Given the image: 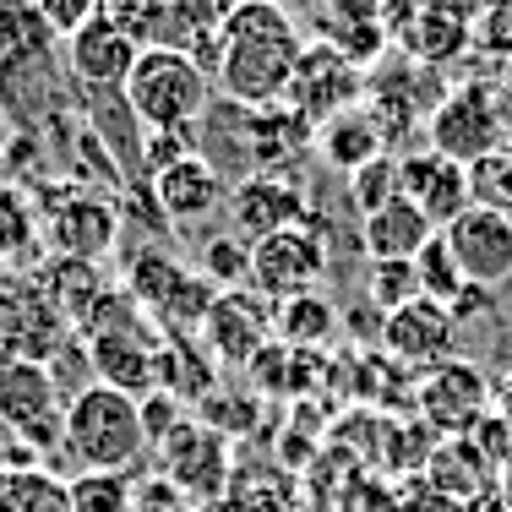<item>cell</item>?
Wrapping results in <instances>:
<instances>
[{
    "instance_id": "obj_45",
    "label": "cell",
    "mask_w": 512,
    "mask_h": 512,
    "mask_svg": "<svg viewBox=\"0 0 512 512\" xmlns=\"http://www.w3.org/2000/svg\"><path fill=\"white\" fill-rule=\"evenodd\" d=\"M0 273H11V267H6V262H0Z\"/></svg>"
},
{
    "instance_id": "obj_25",
    "label": "cell",
    "mask_w": 512,
    "mask_h": 512,
    "mask_svg": "<svg viewBox=\"0 0 512 512\" xmlns=\"http://www.w3.org/2000/svg\"><path fill=\"white\" fill-rule=\"evenodd\" d=\"M273 333L284 349H322L338 333V311H333V300H322L311 289V295H295L273 311Z\"/></svg>"
},
{
    "instance_id": "obj_11",
    "label": "cell",
    "mask_w": 512,
    "mask_h": 512,
    "mask_svg": "<svg viewBox=\"0 0 512 512\" xmlns=\"http://www.w3.org/2000/svg\"><path fill=\"white\" fill-rule=\"evenodd\" d=\"M360 93H365V82H360L355 60H344L333 44L322 39V44H306V50H300V66H295V82H289V99L284 104L316 131L322 120L355 109Z\"/></svg>"
},
{
    "instance_id": "obj_32",
    "label": "cell",
    "mask_w": 512,
    "mask_h": 512,
    "mask_svg": "<svg viewBox=\"0 0 512 512\" xmlns=\"http://www.w3.org/2000/svg\"><path fill=\"white\" fill-rule=\"evenodd\" d=\"M99 11L115 28H126L131 39L148 50V44H164V28H169V0H99Z\"/></svg>"
},
{
    "instance_id": "obj_13",
    "label": "cell",
    "mask_w": 512,
    "mask_h": 512,
    "mask_svg": "<svg viewBox=\"0 0 512 512\" xmlns=\"http://www.w3.org/2000/svg\"><path fill=\"white\" fill-rule=\"evenodd\" d=\"M224 207H229V224L240 229L246 246L278 235V229L306 224V191H300L289 175H278V169H251V175L229 191Z\"/></svg>"
},
{
    "instance_id": "obj_24",
    "label": "cell",
    "mask_w": 512,
    "mask_h": 512,
    "mask_svg": "<svg viewBox=\"0 0 512 512\" xmlns=\"http://www.w3.org/2000/svg\"><path fill=\"white\" fill-rule=\"evenodd\" d=\"M39 191H28L22 180H0V262H28L39 251Z\"/></svg>"
},
{
    "instance_id": "obj_35",
    "label": "cell",
    "mask_w": 512,
    "mask_h": 512,
    "mask_svg": "<svg viewBox=\"0 0 512 512\" xmlns=\"http://www.w3.org/2000/svg\"><path fill=\"white\" fill-rule=\"evenodd\" d=\"M131 512H197V502L175 491L164 474H142V480H131Z\"/></svg>"
},
{
    "instance_id": "obj_40",
    "label": "cell",
    "mask_w": 512,
    "mask_h": 512,
    "mask_svg": "<svg viewBox=\"0 0 512 512\" xmlns=\"http://www.w3.org/2000/svg\"><path fill=\"white\" fill-rule=\"evenodd\" d=\"M137 409H142V431H148V442H153V447L164 442V436L175 431L180 420H186V409H180V404H175V398H169V393H148V398H142Z\"/></svg>"
},
{
    "instance_id": "obj_12",
    "label": "cell",
    "mask_w": 512,
    "mask_h": 512,
    "mask_svg": "<svg viewBox=\"0 0 512 512\" xmlns=\"http://www.w3.org/2000/svg\"><path fill=\"white\" fill-rule=\"evenodd\" d=\"M442 240H447V251L458 256L469 284H480V289L512 284V213L469 202V213H458L453 224L442 229Z\"/></svg>"
},
{
    "instance_id": "obj_30",
    "label": "cell",
    "mask_w": 512,
    "mask_h": 512,
    "mask_svg": "<svg viewBox=\"0 0 512 512\" xmlns=\"http://www.w3.org/2000/svg\"><path fill=\"white\" fill-rule=\"evenodd\" d=\"M365 295H371V311H382V316L404 311L409 300H425L420 295V267L414 262H371Z\"/></svg>"
},
{
    "instance_id": "obj_23",
    "label": "cell",
    "mask_w": 512,
    "mask_h": 512,
    "mask_svg": "<svg viewBox=\"0 0 512 512\" xmlns=\"http://www.w3.org/2000/svg\"><path fill=\"white\" fill-rule=\"evenodd\" d=\"M425 480H431V491L447 496V502H474V496L496 491V469L474 453L469 436H442L431 463H425Z\"/></svg>"
},
{
    "instance_id": "obj_3",
    "label": "cell",
    "mask_w": 512,
    "mask_h": 512,
    "mask_svg": "<svg viewBox=\"0 0 512 512\" xmlns=\"http://www.w3.org/2000/svg\"><path fill=\"white\" fill-rule=\"evenodd\" d=\"M126 104L148 131H191L207 115V93H213V71L197 55L148 44L126 77Z\"/></svg>"
},
{
    "instance_id": "obj_18",
    "label": "cell",
    "mask_w": 512,
    "mask_h": 512,
    "mask_svg": "<svg viewBox=\"0 0 512 512\" xmlns=\"http://www.w3.org/2000/svg\"><path fill=\"white\" fill-rule=\"evenodd\" d=\"M137 55H142V44L131 39L126 28H115L104 11L93 22H82V28L66 39V66H71V77H77L82 88H126Z\"/></svg>"
},
{
    "instance_id": "obj_10",
    "label": "cell",
    "mask_w": 512,
    "mask_h": 512,
    "mask_svg": "<svg viewBox=\"0 0 512 512\" xmlns=\"http://www.w3.org/2000/svg\"><path fill=\"white\" fill-rule=\"evenodd\" d=\"M44 240H50L55 256H82V262H99L120 246V213L109 197H93V191H55L50 207H44Z\"/></svg>"
},
{
    "instance_id": "obj_39",
    "label": "cell",
    "mask_w": 512,
    "mask_h": 512,
    "mask_svg": "<svg viewBox=\"0 0 512 512\" xmlns=\"http://www.w3.org/2000/svg\"><path fill=\"white\" fill-rule=\"evenodd\" d=\"M197 148H191V131H148V142H142V164H148V180L158 175V169L180 164V158H191Z\"/></svg>"
},
{
    "instance_id": "obj_17",
    "label": "cell",
    "mask_w": 512,
    "mask_h": 512,
    "mask_svg": "<svg viewBox=\"0 0 512 512\" xmlns=\"http://www.w3.org/2000/svg\"><path fill=\"white\" fill-rule=\"evenodd\" d=\"M398 180H404V197L425 213V224L442 235L447 224H453L458 213H469V169L453 164V158H442V153H409V158H398Z\"/></svg>"
},
{
    "instance_id": "obj_20",
    "label": "cell",
    "mask_w": 512,
    "mask_h": 512,
    "mask_svg": "<svg viewBox=\"0 0 512 512\" xmlns=\"http://www.w3.org/2000/svg\"><path fill=\"white\" fill-rule=\"evenodd\" d=\"M33 289H39V300L66 327H82V322H88V311L109 295L99 262H82V256H50V262L33 273Z\"/></svg>"
},
{
    "instance_id": "obj_19",
    "label": "cell",
    "mask_w": 512,
    "mask_h": 512,
    "mask_svg": "<svg viewBox=\"0 0 512 512\" xmlns=\"http://www.w3.org/2000/svg\"><path fill=\"white\" fill-rule=\"evenodd\" d=\"M148 186H153V202L169 224H202V218H213L218 207L229 202L224 175H218V164L207 153H191V158H180V164L158 169Z\"/></svg>"
},
{
    "instance_id": "obj_16",
    "label": "cell",
    "mask_w": 512,
    "mask_h": 512,
    "mask_svg": "<svg viewBox=\"0 0 512 512\" xmlns=\"http://www.w3.org/2000/svg\"><path fill=\"white\" fill-rule=\"evenodd\" d=\"M93 365V382L115 387L126 398H148L158 393V344L148 338V322L137 327H120V333H99V338H82Z\"/></svg>"
},
{
    "instance_id": "obj_38",
    "label": "cell",
    "mask_w": 512,
    "mask_h": 512,
    "mask_svg": "<svg viewBox=\"0 0 512 512\" xmlns=\"http://www.w3.org/2000/svg\"><path fill=\"white\" fill-rule=\"evenodd\" d=\"M469 442H474V453H480L485 463H491V469H502V463L512 458V431L502 425V414H480V420H474V431H469Z\"/></svg>"
},
{
    "instance_id": "obj_44",
    "label": "cell",
    "mask_w": 512,
    "mask_h": 512,
    "mask_svg": "<svg viewBox=\"0 0 512 512\" xmlns=\"http://www.w3.org/2000/svg\"><path fill=\"white\" fill-rule=\"evenodd\" d=\"M0 442H6V436H0ZM22 458H11V453H0V469H17Z\"/></svg>"
},
{
    "instance_id": "obj_34",
    "label": "cell",
    "mask_w": 512,
    "mask_h": 512,
    "mask_svg": "<svg viewBox=\"0 0 512 512\" xmlns=\"http://www.w3.org/2000/svg\"><path fill=\"white\" fill-rule=\"evenodd\" d=\"M202 278L218 289H246V267H251V246H240V240H218V246H207L202 256Z\"/></svg>"
},
{
    "instance_id": "obj_6",
    "label": "cell",
    "mask_w": 512,
    "mask_h": 512,
    "mask_svg": "<svg viewBox=\"0 0 512 512\" xmlns=\"http://www.w3.org/2000/svg\"><path fill=\"white\" fill-rule=\"evenodd\" d=\"M322 273H327V240L316 229V218H306L295 229H278V235L256 240L251 267H246V289L273 300V306H284L295 295H311L322 284Z\"/></svg>"
},
{
    "instance_id": "obj_27",
    "label": "cell",
    "mask_w": 512,
    "mask_h": 512,
    "mask_svg": "<svg viewBox=\"0 0 512 512\" xmlns=\"http://www.w3.org/2000/svg\"><path fill=\"white\" fill-rule=\"evenodd\" d=\"M50 44H55V33L33 0H6L0 6V60H39V55H50Z\"/></svg>"
},
{
    "instance_id": "obj_5",
    "label": "cell",
    "mask_w": 512,
    "mask_h": 512,
    "mask_svg": "<svg viewBox=\"0 0 512 512\" xmlns=\"http://www.w3.org/2000/svg\"><path fill=\"white\" fill-rule=\"evenodd\" d=\"M153 458H158V474H164L175 491H186L197 507L229 496V480H235V447H229V436H218L213 425H202L197 414H186V420L153 447Z\"/></svg>"
},
{
    "instance_id": "obj_22",
    "label": "cell",
    "mask_w": 512,
    "mask_h": 512,
    "mask_svg": "<svg viewBox=\"0 0 512 512\" xmlns=\"http://www.w3.org/2000/svg\"><path fill=\"white\" fill-rule=\"evenodd\" d=\"M316 153H322V164L327 169H338V175H355L360 164H371V158H382V126H376V115L371 109H344V115H333V120H322L316 126Z\"/></svg>"
},
{
    "instance_id": "obj_29",
    "label": "cell",
    "mask_w": 512,
    "mask_h": 512,
    "mask_svg": "<svg viewBox=\"0 0 512 512\" xmlns=\"http://www.w3.org/2000/svg\"><path fill=\"white\" fill-rule=\"evenodd\" d=\"M414 267H420V295H425V300H436V306H453L463 289H469V278H463L458 256L447 251V240H442V235H436L431 246L414 256Z\"/></svg>"
},
{
    "instance_id": "obj_4",
    "label": "cell",
    "mask_w": 512,
    "mask_h": 512,
    "mask_svg": "<svg viewBox=\"0 0 512 512\" xmlns=\"http://www.w3.org/2000/svg\"><path fill=\"white\" fill-rule=\"evenodd\" d=\"M66 404L55 371L39 360H11L0 365V431L22 447V453H60L66 436Z\"/></svg>"
},
{
    "instance_id": "obj_15",
    "label": "cell",
    "mask_w": 512,
    "mask_h": 512,
    "mask_svg": "<svg viewBox=\"0 0 512 512\" xmlns=\"http://www.w3.org/2000/svg\"><path fill=\"white\" fill-rule=\"evenodd\" d=\"M382 349L398 365H414V371H431V365L453 360L458 349V322L447 306L436 300H409L404 311L382 316Z\"/></svg>"
},
{
    "instance_id": "obj_31",
    "label": "cell",
    "mask_w": 512,
    "mask_h": 512,
    "mask_svg": "<svg viewBox=\"0 0 512 512\" xmlns=\"http://www.w3.org/2000/svg\"><path fill=\"white\" fill-rule=\"evenodd\" d=\"M71 512H131V474H77L66 480Z\"/></svg>"
},
{
    "instance_id": "obj_42",
    "label": "cell",
    "mask_w": 512,
    "mask_h": 512,
    "mask_svg": "<svg viewBox=\"0 0 512 512\" xmlns=\"http://www.w3.org/2000/svg\"><path fill=\"white\" fill-rule=\"evenodd\" d=\"M11 142H17V126H11V115H6V109H0V164H6Z\"/></svg>"
},
{
    "instance_id": "obj_37",
    "label": "cell",
    "mask_w": 512,
    "mask_h": 512,
    "mask_svg": "<svg viewBox=\"0 0 512 512\" xmlns=\"http://www.w3.org/2000/svg\"><path fill=\"white\" fill-rule=\"evenodd\" d=\"M33 6H39V17H44V22H50L55 39H71V33H77L82 22L99 17V0H33Z\"/></svg>"
},
{
    "instance_id": "obj_7",
    "label": "cell",
    "mask_w": 512,
    "mask_h": 512,
    "mask_svg": "<svg viewBox=\"0 0 512 512\" xmlns=\"http://www.w3.org/2000/svg\"><path fill=\"white\" fill-rule=\"evenodd\" d=\"M491 393L496 387L485 382V371H474L469 360H442L431 371H420L414 382V409L420 420L431 425L436 436H469L480 414H491Z\"/></svg>"
},
{
    "instance_id": "obj_28",
    "label": "cell",
    "mask_w": 512,
    "mask_h": 512,
    "mask_svg": "<svg viewBox=\"0 0 512 512\" xmlns=\"http://www.w3.org/2000/svg\"><path fill=\"white\" fill-rule=\"evenodd\" d=\"M398 197H404V180H398V158L393 153L371 158V164H360L355 175H349V202H355L360 218L382 213V207L398 202Z\"/></svg>"
},
{
    "instance_id": "obj_41",
    "label": "cell",
    "mask_w": 512,
    "mask_h": 512,
    "mask_svg": "<svg viewBox=\"0 0 512 512\" xmlns=\"http://www.w3.org/2000/svg\"><path fill=\"white\" fill-rule=\"evenodd\" d=\"M491 409L502 414V425L512 431V371L502 376V382H496V393H491Z\"/></svg>"
},
{
    "instance_id": "obj_8",
    "label": "cell",
    "mask_w": 512,
    "mask_h": 512,
    "mask_svg": "<svg viewBox=\"0 0 512 512\" xmlns=\"http://www.w3.org/2000/svg\"><path fill=\"white\" fill-rule=\"evenodd\" d=\"M425 131H431V153L453 158V164L469 169L474 158L507 148V131H502V109L485 88H453L442 104L431 109V120H425Z\"/></svg>"
},
{
    "instance_id": "obj_21",
    "label": "cell",
    "mask_w": 512,
    "mask_h": 512,
    "mask_svg": "<svg viewBox=\"0 0 512 512\" xmlns=\"http://www.w3.org/2000/svg\"><path fill=\"white\" fill-rule=\"evenodd\" d=\"M360 240H365V256H371V262H414V256L436 240V229L425 224V213L409 197H398V202H387L382 213L360 218Z\"/></svg>"
},
{
    "instance_id": "obj_1",
    "label": "cell",
    "mask_w": 512,
    "mask_h": 512,
    "mask_svg": "<svg viewBox=\"0 0 512 512\" xmlns=\"http://www.w3.org/2000/svg\"><path fill=\"white\" fill-rule=\"evenodd\" d=\"M300 28L278 0H240L218 17L213 33V71L240 109H273L289 99L300 66Z\"/></svg>"
},
{
    "instance_id": "obj_36",
    "label": "cell",
    "mask_w": 512,
    "mask_h": 512,
    "mask_svg": "<svg viewBox=\"0 0 512 512\" xmlns=\"http://www.w3.org/2000/svg\"><path fill=\"white\" fill-rule=\"evenodd\" d=\"M409 44H420V55L425 60H442V55H458V44H463V22L458 17H447L442 6H431L425 11V28L420 33H409Z\"/></svg>"
},
{
    "instance_id": "obj_9",
    "label": "cell",
    "mask_w": 512,
    "mask_h": 512,
    "mask_svg": "<svg viewBox=\"0 0 512 512\" xmlns=\"http://www.w3.org/2000/svg\"><path fill=\"white\" fill-rule=\"evenodd\" d=\"M66 338H71V327L39 300L33 278L0 273V365H11V360L50 365Z\"/></svg>"
},
{
    "instance_id": "obj_14",
    "label": "cell",
    "mask_w": 512,
    "mask_h": 512,
    "mask_svg": "<svg viewBox=\"0 0 512 512\" xmlns=\"http://www.w3.org/2000/svg\"><path fill=\"white\" fill-rule=\"evenodd\" d=\"M267 333H273V311H267V300H256L251 289H218L213 306L202 316L207 355L229 360V365H251L267 349Z\"/></svg>"
},
{
    "instance_id": "obj_2",
    "label": "cell",
    "mask_w": 512,
    "mask_h": 512,
    "mask_svg": "<svg viewBox=\"0 0 512 512\" xmlns=\"http://www.w3.org/2000/svg\"><path fill=\"white\" fill-rule=\"evenodd\" d=\"M153 453L148 431H142L137 398L115 393L104 382H88L71 393L66 404V436H60V458L77 474H131Z\"/></svg>"
},
{
    "instance_id": "obj_43",
    "label": "cell",
    "mask_w": 512,
    "mask_h": 512,
    "mask_svg": "<svg viewBox=\"0 0 512 512\" xmlns=\"http://www.w3.org/2000/svg\"><path fill=\"white\" fill-rule=\"evenodd\" d=\"M496 491H502V502L512 507V458L502 463V469H496Z\"/></svg>"
},
{
    "instance_id": "obj_26",
    "label": "cell",
    "mask_w": 512,
    "mask_h": 512,
    "mask_svg": "<svg viewBox=\"0 0 512 512\" xmlns=\"http://www.w3.org/2000/svg\"><path fill=\"white\" fill-rule=\"evenodd\" d=\"M0 512H71L66 480L50 469H39V463L0 469Z\"/></svg>"
},
{
    "instance_id": "obj_33",
    "label": "cell",
    "mask_w": 512,
    "mask_h": 512,
    "mask_svg": "<svg viewBox=\"0 0 512 512\" xmlns=\"http://www.w3.org/2000/svg\"><path fill=\"white\" fill-rule=\"evenodd\" d=\"M469 197L474 207H496V213H512V148H496L469 164Z\"/></svg>"
}]
</instances>
